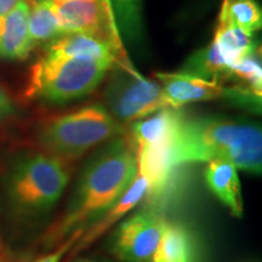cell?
Returning a JSON list of instances; mask_svg holds the SVG:
<instances>
[{
	"label": "cell",
	"mask_w": 262,
	"mask_h": 262,
	"mask_svg": "<svg viewBox=\"0 0 262 262\" xmlns=\"http://www.w3.org/2000/svg\"><path fill=\"white\" fill-rule=\"evenodd\" d=\"M137 175L135 152L126 136L117 137L85 165L67 208L45 235L52 247L85 229L118 202Z\"/></svg>",
	"instance_id": "cell-1"
},
{
	"label": "cell",
	"mask_w": 262,
	"mask_h": 262,
	"mask_svg": "<svg viewBox=\"0 0 262 262\" xmlns=\"http://www.w3.org/2000/svg\"><path fill=\"white\" fill-rule=\"evenodd\" d=\"M175 168L222 159L235 168L260 175L262 134L260 125L220 117H183L172 143Z\"/></svg>",
	"instance_id": "cell-2"
},
{
	"label": "cell",
	"mask_w": 262,
	"mask_h": 262,
	"mask_svg": "<svg viewBox=\"0 0 262 262\" xmlns=\"http://www.w3.org/2000/svg\"><path fill=\"white\" fill-rule=\"evenodd\" d=\"M71 162L45 152L22 155L3 178V196L10 216L28 222L50 212L71 179Z\"/></svg>",
	"instance_id": "cell-3"
},
{
	"label": "cell",
	"mask_w": 262,
	"mask_h": 262,
	"mask_svg": "<svg viewBox=\"0 0 262 262\" xmlns=\"http://www.w3.org/2000/svg\"><path fill=\"white\" fill-rule=\"evenodd\" d=\"M122 133L120 123L106 107L91 103L45 119L35 139L45 153L72 162Z\"/></svg>",
	"instance_id": "cell-4"
},
{
	"label": "cell",
	"mask_w": 262,
	"mask_h": 262,
	"mask_svg": "<svg viewBox=\"0 0 262 262\" xmlns=\"http://www.w3.org/2000/svg\"><path fill=\"white\" fill-rule=\"evenodd\" d=\"M112 66L108 61L42 55L32 67L26 96L49 104L80 100L97 89Z\"/></svg>",
	"instance_id": "cell-5"
},
{
	"label": "cell",
	"mask_w": 262,
	"mask_h": 262,
	"mask_svg": "<svg viewBox=\"0 0 262 262\" xmlns=\"http://www.w3.org/2000/svg\"><path fill=\"white\" fill-rule=\"evenodd\" d=\"M120 67L104 90L107 110L118 122L134 123L165 110L160 83L143 78L124 63Z\"/></svg>",
	"instance_id": "cell-6"
},
{
	"label": "cell",
	"mask_w": 262,
	"mask_h": 262,
	"mask_svg": "<svg viewBox=\"0 0 262 262\" xmlns=\"http://www.w3.org/2000/svg\"><path fill=\"white\" fill-rule=\"evenodd\" d=\"M166 219L155 208H146L118 226L111 251L120 262H150Z\"/></svg>",
	"instance_id": "cell-7"
},
{
	"label": "cell",
	"mask_w": 262,
	"mask_h": 262,
	"mask_svg": "<svg viewBox=\"0 0 262 262\" xmlns=\"http://www.w3.org/2000/svg\"><path fill=\"white\" fill-rule=\"evenodd\" d=\"M58 24L64 33H88L120 42L110 0H52Z\"/></svg>",
	"instance_id": "cell-8"
},
{
	"label": "cell",
	"mask_w": 262,
	"mask_h": 262,
	"mask_svg": "<svg viewBox=\"0 0 262 262\" xmlns=\"http://www.w3.org/2000/svg\"><path fill=\"white\" fill-rule=\"evenodd\" d=\"M162 85L165 108L179 110L188 103L229 98V89L225 84L205 80L183 73H157Z\"/></svg>",
	"instance_id": "cell-9"
},
{
	"label": "cell",
	"mask_w": 262,
	"mask_h": 262,
	"mask_svg": "<svg viewBox=\"0 0 262 262\" xmlns=\"http://www.w3.org/2000/svg\"><path fill=\"white\" fill-rule=\"evenodd\" d=\"M122 44L88 33H64L50 42L44 56L86 58L122 63Z\"/></svg>",
	"instance_id": "cell-10"
},
{
	"label": "cell",
	"mask_w": 262,
	"mask_h": 262,
	"mask_svg": "<svg viewBox=\"0 0 262 262\" xmlns=\"http://www.w3.org/2000/svg\"><path fill=\"white\" fill-rule=\"evenodd\" d=\"M146 191V181L140 175H136L135 180L129 186V188L126 189L125 193L118 199L116 204L112 208L108 209L100 219H97L96 221L93 222V224L84 229L79 241L71 249L70 258L68 260H71L77 254H79L84 249L93 245L97 239H100L113 226H116L118 221L123 220L127 212L133 211L145 199Z\"/></svg>",
	"instance_id": "cell-11"
},
{
	"label": "cell",
	"mask_w": 262,
	"mask_h": 262,
	"mask_svg": "<svg viewBox=\"0 0 262 262\" xmlns=\"http://www.w3.org/2000/svg\"><path fill=\"white\" fill-rule=\"evenodd\" d=\"M29 5L19 0L6 15L0 16V60H25L35 47L29 35Z\"/></svg>",
	"instance_id": "cell-12"
},
{
	"label": "cell",
	"mask_w": 262,
	"mask_h": 262,
	"mask_svg": "<svg viewBox=\"0 0 262 262\" xmlns=\"http://www.w3.org/2000/svg\"><path fill=\"white\" fill-rule=\"evenodd\" d=\"M204 179L209 191L234 217L243 215V195L238 169L227 160L215 159L206 163Z\"/></svg>",
	"instance_id": "cell-13"
},
{
	"label": "cell",
	"mask_w": 262,
	"mask_h": 262,
	"mask_svg": "<svg viewBox=\"0 0 262 262\" xmlns=\"http://www.w3.org/2000/svg\"><path fill=\"white\" fill-rule=\"evenodd\" d=\"M195 241L187 226L166 220L150 262H195Z\"/></svg>",
	"instance_id": "cell-14"
},
{
	"label": "cell",
	"mask_w": 262,
	"mask_h": 262,
	"mask_svg": "<svg viewBox=\"0 0 262 262\" xmlns=\"http://www.w3.org/2000/svg\"><path fill=\"white\" fill-rule=\"evenodd\" d=\"M211 44L229 70L257 47L253 34L222 25H217Z\"/></svg>",
	"instance_id": "cell-15"
},
{
	"label": "cell",
	"mask_w": 262,
	"mask_h": 262,
	"mask_svg": "<svg viewBox=\"0 0 262 262\" xmlns=\"http://www.w3.org/2000/svg\"><path fill=\"white\" fill-rule=\"evenodd\" d=\"M28 28L34 45L50 42L63 34L55 14L52 0H31Z\"/></svg>",
	"instance_id": "cell-16"
},
{
	"label": "cell",
	"mask_w": 262,
	"mask_h": 262,
	"mask_svg": "<svg viewBox=\"0 0 262 262\" xmlns=\"http://www.w3.org/2000/svg\"><path fill=\"white\" fill-rule=\"evenodd\" d=\"M217 25L232 26L254 34L262 25L261 9L255 0H224Z\"/></svg>",
	"instance_id": "cell-17"
},
{
	"label": "cell",
	"mask_w": 262,
	"mask_h": 262,
	"mask_svg": "<svg viewBox=\"0 0 262 262\" xmlns=\"http://www.w3.org/2000/svg\"><path fill=\"white\" fill-rule=\"evenodd\" d=\"M228 81L244 88L256 96L261 97L262 91V67L260 47H256L250 54L239 60L231 70Z\"/></svg>",
	"instance_id": "cell-18"
},
{
	"label": "cell",
	"mask_w": 262,
	"mask_h": 262,
	"mask_svg": "<svg viewBox=\"0 0 262 262\" xmlns=\"http://www.w3.org/2000/svg\"><path fill=\"white\" fill-rule=\"evenodd\" d=\"M119 31L127 40L142 37V0H112Z\"/></svg>",
	"instance_id": "cell-19"
},
{
	"label": "cell",
	"mask_w": 262,
	"mask_h": 262,
	"mask_svg": "<svg viewBox=\"0 0 262 262\" xmlns=\"http://www.w3.org/2000/svg\"><path fill=\"white\" fill-rule=\"evenodd\" d=\"M83 231L84 229H78V231L73 232L70 237L66 238L63 242H61V243L58 244V247L55 249L52 253L39 257L35 262H60L62 260V257H63L67 253H70L71 249L74 247V244L79 241Z\"/></svg>",
	"instance_id": "cell-20"
},
{
	"label": "cell",
	"mask_w": 262,
	"mask_h": 262,
	"mask_svg": "<svg viewBox=\"0 0 262 262\" xmlns=\"http://www.w3.org/2000/svg\"><path fill=\"white\" fill-rule=\"evenodd\" d=\"M16 114V106L4 88L0 85V124L9 120Z\"/></svg>",
	"instance_id": "cell-21"
},
{
	"label": "cell",
	"mask_w": 262,
	"mask_h": 262,
	"mask_svg": "<svg viewBox=\"0 0 262 262\" xmlns=\"http://www.w3.org/2000/svg\"><path fill=\"white\" fill-rule=\"evenodd\" d=\"M19 0H0V16L6 15L15 8Z\"/></svg>",
	"instance_id": "cell-22"
},
{
	"label": "cell",
	"mask_w": 262,
	"mask_h": 262,
	"mask_svg": "<svg viewBox=\"0 0 262 262\" xmlns=\"http://www.w3.org/2000/svg\"><path fill=\"white\" fill-rule=\"evenodd\" d=\"M75 262H93V261H90V260H85V258H81V260H78V261H75Z\"/></svg>",
	"instance_id": "cell-23"
},
{
	"label": "cell",
	"mask_w": 262,
	"mask_h": 262,
	"mask_svg": "<svg viewBox=\"0 0 262 262\" xmlns=\"http://www.w3.org/2000/svg\"><path fill=\"white\" fill-rule=\"evenodd\" d=\"M0 249H2V238H0Z\"/></svg>",
	"instance_id": "cell-24"
}]
</instances>
